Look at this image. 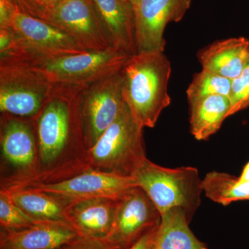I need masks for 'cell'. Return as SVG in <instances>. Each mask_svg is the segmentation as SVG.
Here are the masks:
<instances>
[{
  "instance_id": "ba28073f",
  "label": "cell",
  "mask_w": 249,
  "mask_h": 249,
  "mask_svg": "<svg viewBox=\"0 0 249 249\" xmlns=\"http://www.w3.org/2000/svg\"><path fill=\"white\" fill-rule=\"evenodd\" d=\"M0 188L25 186L35 178L37 135L34 119L1 114Z\"/></svg>"
},
{
  "instance_id": "3957f363",
  "label": "cell",
  "mask_w": 249,
  "mask_h": 249,
  "mask_svg": "<svg viewBox=\"0 0 249 249\" xmlns=\"http://www.w3.org/2000/svg\"><path fill=\"white\" fill-rule=\"evenodd\" d=\"M0 29V59L37 62L88 52L58 28L24 14L15 6Z\"/></svg>"
},
{
  "instance_id": "44dd1931",
  "label": "cell",
  "mask_w": 249,
  "mask_h": 249,
  "mask_svg": "<svg viewBox=\"0 0 249 249\" xmlns=\"http://www.w3.org/2000/svg\"><path fill=\"white\" fill-rule=\"evenodd\" d=\"M203 192L214 202L228 206L234 201L249 200V181L240 182L229 174L213 171L202 179Z\"/></svg>"
},
{
  "instance_id": "cb8c5ba5",
  "label": "cell",
  "mask_w": 249,
  "mask_h": 249,
  "mask_svg": "<svg viewBox=\"0 0 249 249\" xmlns=\"http://www.w3.org/2000/svg\"><path fill=\"white\" fill-rule=\"evenodd\" d=\"M231 107L228 117L249 107V65L240 76L232 80Z\"/></svg>"
},
{
  "instance_id": "7402d4cb",
  "label": "cell",
  "mask_w": 249,
  "mask_h": 249,
  "mask_svg": "<svg viewBox=\"0 0 249 249\" xmlns=\"http://www.w3.org/2000/svg\"><path fill=\"white\" fill-rule=\"evenodd\" d=\"M231 85L232 80L202 70L194 76L187 89L188 102L213 95L229 98Z\"/></svg>"
},
{
  "instance_id": "603a6c76",
  "label": "cell",
  "mask_w": 249,
  "mask_h": 249,
  "mask_svg": "<svg viewBox=\"0 0 249 249\" xmlns=\"http://www.w3.org/2000/svg\"><path fill=\"white\" fill-rule=\"evenodd\" d=\"M0 190V226L5 231H19L38 224Z\"/></svg>"
},
{
  "instance_id": "484cf974",
  "label": "cell",
  "mask_w": 249,
  "mask_h": 249,
  "mask_svg": "<svg viewBox=\"0 0 249 249\" xmlns=\"http://www.w3.org/2000/svg\"><path fill=\"white\" fill-rule=\"evenodd\" d=\"M19 11L33 17L47 21L48 11L44 0H11Z\"/></svg>"
},
{
  "instance_id": "9c48e42d",
  "label": "cell",
  "mask_w": 249,
  "mask_h": 249,
  "mask_svg": "<svg viewBox=\"0 0 249 249\" xmlns=\"http://www.w3.org/2000/svg\"><path fill=\"white\" fill-rule=\"evenodd\" d=\"M125 104L121 71L80 91L78 111L88 150L119 117Z\"/></svg>"
},
{
  "instance_id": "d6986e66",
  "label": "cell",
  "mask_w": 249,
  "mask_h": 249,
  "mask_svg": "<svg viewBox=\"0 0 249 249\" xmlns=\"http://www.w3.org/2000/svg\"><path fill=\"white\" fill-rule=\"evenodd\" d=\"M190 222L181 208H173L161 214L155 249H209L192 232Z\"/></svg>"
},
{
  "instance_id": "30bf717a",
  "label": "cell",
  "mask_w": 249,
  "mask_h": 249,
  "mask_svg": "<svg viewBox=\"0 0 249 249\" xmlns=\"http://www.w3.org/2000/svg\"><path fill=\"white\" fill-rule=\"evenodd\" d=\"M137 186L134 178H124L88 170L73 178L51 183H34L30 187L56 199L62 206L98 197L119 199Z\"/></svg>"
},
{
  "instance_id": "277c9868",
  "label": "cell",
  "mask_w": 249,
  "mask_h": 249,
  "mask_svg": "<svg viewBox=\"0 0 249 249\" xmlns=\"http://www.w3.org/2000/svg\"><path fill=\"white\" fill-rule=\"evenodd\" d=\"M143 127L125 104L119 117L88 150L89 170L134 178L146 160Z\"/></svg>"
},
{
  "instance_id": "5b68a950",
  "label": "cell",
  "mask_w": 249,
  "mask_h": 249,
  "mask_svg": "<svg viewBox=\"0 0 249 249\" xmlns=\"http://www.w3.org/2000/svg\"><path fill=\"white\" fill-rule=\"evenodd\" d=\"M134 178L160 215L170 209L179 207L191 221L200 205L202 180L194 167L165 168L146 159Z\"/></svg>"
},
{
  "instance_id": "f1b7e54d",
  "label": "cell",
  "mask_w": 249,
  "mask_h": 249,
  "mask_svg": "<svg viewBox=\"0 0 249 249\" xmlns=\"http://www.w3.org/2000/svg\"><path fill=\"white\" fill-rule=\"evenodd\" d=\"M45 1V4L46 8H47V11L49 13L52 11V9H54L55 6H58L59 4L63 1L64 0H44Z\"/></svg>"
},
{
  "instance_id": "6da1fadb",
  "label": "cell",
  "mask_w": 249,
  "mask_h": 249,
  "mask_svg": "<svg viewBox=\"0 0 249 249\" xmlns=\"http://www.w3.org/2000/svg\"><path fill=\"white\" fill-rule=\"evenodd\" d=\"M80 92L55 89L53 96L34 119L36 173L32 182L25 186L58 182L89 170L88 148L78 111Z\"/></svg>"
},
{
  "instance_id": "4fadbf2b",
  "label": "cell",
  "mask_w": 249,
  "mask_h": 249,
  "mask_svg": "<svg viewBox=\"0 0 249 249\" xmlns=\"http://www.w3.org/2000/svg\"><path fill=\"white\" fill-rule=\"evenodd\" d=\"M193 0H137L134 5L137 53L164 52V31L184 17Z\"/></svg>"
},
{
  "instance_id": "9a60e30c",
  "label": "cell",
  "mask_w": 249,
  "mask_h": 249,
  "mask_svg": "<svg viewBox=\"0 0 249 249\" xmlns=\"http://www.w3.org/2000/svg\"><path fill=\"white\" fill-rule=\"evenodd\" d=\"M113 48L137 53L133 7L125 0H91Z\"/></svg>"
},
{
  "instance_id": "e0dca14e",
  "label": "cell",
  "mask_w": 249,
  "mask_h": 249,
  "mask_svg": "<svg viewBox=\"0 0 249 249\" xmlns=\"http://www.w3.org/2000/svg\"><path fill=\"white\" fill-rule=\"evenodd\" d=\"M198 58L202 70L235 79L249 65V40L234 37L218 41L203 49Z\"/></svg>"
},
{
  "instance_id": "d4e9b609",
  "label": "cell",
  "mask_w": 249,
  "mask_h": 249,
  "mask_svg": "<svg viewBox=\"0 0 249 249\" xmlns=\"http://www.w3.org/2000/svg\"><path fill=\"white\" fill-rule=\"evenodd\" d=\"M59 249H122L107 239L78 237Z\"/></svg>"
},
{
  "instance_id": "52a82bcc",
  "label": "cell",
  "mask_w": 249,
  "mask_h": 249,
  "mask_svg": "<svg viewBox=\"0 0 249 249\" xmlns=\"http://www.w3.org/2000/svg\"><path fill=\"white\" fill-rule=\"evenodd\" d=\"M130 56L110 48L27 62L37 69L55 89L81 91L121 71Z\"/></svg>"
},
{
  "instance_id": "7c38bea8",
  "label": "cell",
  "mask_w": 249,
  "mask_h": 249,
  "mask_svg": "<svg viewBox=\"0 0 249 249\" xmlns=\"http://www.w3.org/2000/svg\"><path fill=\"white\" fill-rule=\"evenodd\" d=\"M161 215L151 199L136 186L119 199L115 219L108 240L129 249L147 232L159 227Z\"/></svg>"
},
{
  "instance_id": "5bb4252c",
  "label": "cell",
  "mask_w": 249,
  "mask_h": 249,
  "mask_svg": "<svg viewBox=\"0 0 249 249\" xmlns=\"http://www.w3.org/2000/svg\"><path fill=\"white\" fill-rule=\"evenodd\" d=\"M119 199L98 197L76 201L64 206V212L69 224L79 237L107 239L114 224Z\"/></svg>"
},
{
  "instance_id": "2e32d148",
  "label": "cell",
  "mask_w": 249,
  "mask_h": 249,
  "mask_svg": "<svg viewBox=\"0 0 249 249\" xmlns=\"http://www.w3.org/2000/svg\"><path fill=\"white\" fill-rule=\"evenodd\" d=\"M79 237L67 224L40 222L19 231L0 232V249H59Z\"/></svg>"
},
{
  "instance_id": "4316f807",
  "label": "cell",
  "mask_w": 249,
  "mask_h": 249,
  "mask_svg": "<svg viewBox=\"0 0 249 249\" xmlns=\"http://www.w3.org/2000/svg\"><path fill=\"white\" fill-rule=\"evenodd\" d=\"M158 227L147 232L129 249H155L156 235Z\"/></svg>"
},
{
  "instance_id": "f546056e",
  "label": "cell",
  "mask_w": 249,
  "mask_h": 249,
  "mask_svg": "<svg viewBox=\"0 0 249 249\" xmlns=\"http://www.w3.org/2000/svg\"><path fill=\"white\" fill-rule=\"evenodd\" d=\"M126 1H127V2L129 3L131 5H132V7H133L134 5L136 4V2H137V0H125Z\"/></svg>"
},
{
  "instance_id": "7a4b0ae2",
  "label": "cell",
  "mask_w": 249,
  "mask_h": 249,
  "mask_svg": "<svg viewBox=\"0 0 249 249\" xmlns=\"http://www.w3.org/2000/svg\"><path fill=\"white\" fill-rule=\"evenodd\" d=\"M121 73L124 101L134 119L143 128H153L171 103L168 91L171 65L164 52L131 55Z\"/></svg>"
},
{
  "instance_id": "ffe728a7",
  "label": "cell",
  "mask_w": 249,
  "mask_h": 249,
  "mask_svg": "<svg viewBox=\"0 0 249 249\" xmlns=\"http://www.w3.org/2000/svg\"><path fill=\"white\" fill-rule=\"evenodd\" d=\"M191 134L198 141L216 133L228 117L229 98L220 95L206 96L189 102Z\"/></svg>"
},
{
  "instance_id": "83f0119b",
  "label": "cell",
  "mask_w": 249,
  "mask_h": 249,
  "mask_svg": "<svg viewBox=\"0 0 249 249\" xmlns=\"http://www.w3.org/2000/svg\"><path fill=\"white\" fill-rule=\"evenodd\" d=\"M238 179L240 182L249 181V161L245 165V168L242 170L240 176L238 177Z\"/></svg>"
},
{
  "instance_id": "8992f818",
  "label": "cell",
  "mask_w": 249,
  "mask_h": 249,
  "mask_svg": "<svg viewBox=\"0 0 249 249\" xmlns=\"http://www.w3.org/2000/svg\"><path fill=\"white\" fill-rule=\"evenodd\" d=\"M55 88L34 65L16 59H0L1 114L35 119Z\"/></svg>"
},
{
  "instance_id": "8fae6325",
  "label": "cell",
  "mask_w": 249,
  "mask_h": 249,
  "mask_svg": "<svg viewBox=\"0 0 249 249\" xmlns=\"http://www.w3.org/2000/svg\"><path fill=\"white\" fill-rule=\"evenodd\" d=\"M46 22L88 52L113 48L91 0H64L49 13Z\"/></svg>"
},
{
  "instance_id": "ac0fdd59",
  "label": "cell",
  "mask_w": 249,
  "mask_h": 249,
  "mask_svg": "<svg viewBox=\"0 0 249 249\" xmlns=\"http://www.w3.org/2000/svg\"><path fill=\"white\" fill-rule=\"evenodd\" d=\"M0 190L4 191L19 209L37 222L70 224L65 217L62 205L43 192L24 186L8 187Z\"/></svg>"
}]
</instances>
